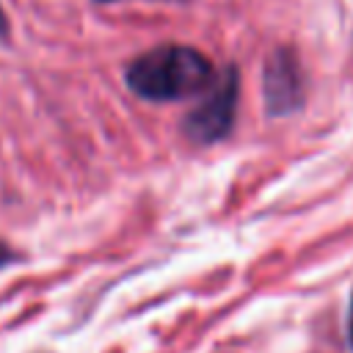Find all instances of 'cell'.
Wrapping results in <instances>:
<instances>
[{
    "label": "cell",
    "instance_id": "8992f818",
    "mask_svg": "<svg viewBox=\"0 0 353 353\" xmlns=\"http://www.w3.org/2000/svg\"><path fill=\"white\" fill-rule=\"evenodd\" d=\"M347 331H350V345H353V301H350V323H347Z\"/></svg>",
    "mask_w": 353,
    "mask_h": 353
},
{
    "label": "cell",
    "instance_id": "5b68a950",
    "mask_svg": "<svg viewBox=\"0 0 353 353\" xmlns=\"http://www.w3.org/2000/svg\"><path fill=\"white\" fill-rule=\"evenodd\" d=\"M6 30H8V22H6V14L0 8V36H6Z\"/></svg>",
    "mask_w": 353,
    "mask_h": 353
},
{
    "label": "cell",
    "instance_id": "6da1fadb",
    "mask_svg": "<svg viewBox=\"0 0 353 353\" xmlns=\"http://www.w3.org/2000/svg\"><path fill=\"white\" fill-rule=\"evenodd\" d=\"M215 69L210 58L185 44H160L138 55L127 66V85L143 99H185L212 85Z\"/></svg>",
    "mask_w": 353,
    "mask_h": 353
},
{
    "label": "cell",
    "instance_id": "277c9868",
    "mask_svg": "<svg viewBox=\"0 0 353 353\" xmlns=\"http://www.w3.org/2000/svg\"><path fill=\"white\" fill-rule=\"evenodd\" d=\"M11 256H14V254H11L8 248H6V243H0V268H3V265H6V262H8Z\"/></svg>",
    "mask_w": 353,
    "mask_h": 353
},
{
    "label": "cell",
    "instance_id": "7a4b0ae2",
    "mask_svg": "<svg viewBox=\"0 0 353 353\" xmlns=\"http://www.w3.org/2000/svg\"><path fill=\"white\" fill-rule=\"evenodd\" d=\"M237 108V72L229 66L210 88L207 99L199 102L185 119V135L196 143L221 141L234 121Z\"/></svg>",
    "mask_w": 353,
    "mask_h": 353
},
{
    "label": "cell",
    "instance_id": "3957f363",
    "mask_svg": "<svg viewBox=\"0 0 353 353\" xmlns=\"http://www.w3.org/2000/svg\"><path fill=\"white\" fill-rule=\"evenodd\" d=\"M265 108L270 116H284L303 102V74L301 63L290 50H276L265 63Z\"/></svg>",
    "mask_w": 353,
    "mask_h": 353
}]
</instances>
